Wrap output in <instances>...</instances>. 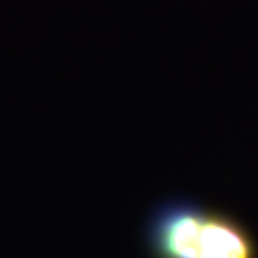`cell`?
I'll use <instances>...</instances> for the list:
<instances>
[{"instance_id": "6da1fadb", "label": "cell", "mask_w": 258, "mask_h": 258, "mask_svg": "<svg viewBox=\"0 0 258 258\" xmlns=\"http://www.w3.org/2000/svg\"><path fill=\"white\" fill-rule=\"evenodd\" d=\"M209 209L187 199H170L149 214L144 245L149 258H195Z\"/></svg>"}, {"instance_id": "7a4b0ae2", "label": "cell", "mask_w": 258, "mask_h": 258, "mask_svg": "<svg viewBox=\"0 0 258 258\" xmlns=\"http://www.w3.org/2000/svg\"><path fill=\"white\" fill-rule=\"evenodd\" d=\"M195 258H256V247L250 233L235 218L209 209Z\"/></svg>"}]
</instances>
